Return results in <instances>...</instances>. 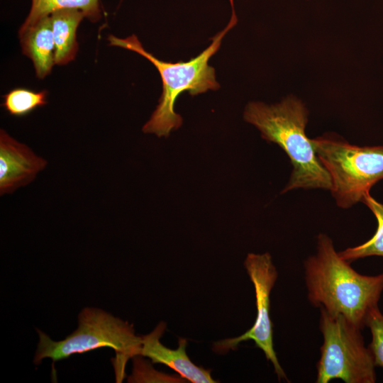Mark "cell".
I'll return each mask as SVG.
<instances>
[{
  "mask_svg": "<svg viewBox=\"0 0 383 383\" xmlns=\"http://www.w3.org/2000/svg\"><path fill=\"white\" fill-rule=\"evenodd\" d=\"M308 299L332 315H341L356 327H366L383 292V272L360 274L343 260L325 233L317 236L316 253L304 264Z\"/></svg>",
  "mask_w": 383,
  "mask_h": 383,
  "instance_id": "6da1fadb",
  "label": "cell"
},
{
  "mask_svg": "<svg viewBox=\"0 0 383 383\" xmlns=\"http://www.w3.org/2000/svg\"><path fill=\"white\" fill-rule=\"evenodd\" d=\"M308 115L305 105L293 96L272 105L252 101L244 111L245 120L255 126L265 140L278 145L291 161L292 172L282 193L331 188V177L305 132Z\"/></svg>",
  "mask_w": 383,
  "mask_h": 383,
  "instance_id": "7a4b0ae2",
  "label": "cell"
},
{
  "mask_svg": "<svg viewBox=\"0 0 383 383\" xmlns=\"http://www.w3.org/2000/svg\"><path fill=\"white\" fill-rule=\"evenodd\" d=\"M230 2L232 15L228 24L212 38L211 45L205 50L188 62L172 63L157 59L144 49L135 35L124 38L109 35L107 39L110 45L127 49L145 57L155 65L160 74L162 95L156 109L143 127L144 133L167 137L172 130L181 126L182 119L180 115L175 113L174 104L183 91H187L192 95H196L219 88L214 69L209 65V60L218 50L225 35L237 23L233 0H230Z\"/></svg>",
  "mask_w": 383,
  "mask_h": 383,
  "instance_id": "3957f363",
  "label": "cell"
},
{
  "mask_svg": "<svg viewBox=\"0 0 383 383\" xmlns=\"http://www.w3.org/2000/svg\"><path fill=\"white\" fill-rule=\"evenodd\" d=\"M39 341L33 362L39 365L45 358L53 362L101 348L115 350L113 362L116 379H123L126 362L139 355L141 336L135 333L133 325L111 313L93 307L84 308L78 316L77 328L64 340H52L37 330Z\"/></svg>",
  "mask_w": 383,
  "mask_h": 383,
  "instance_id": "277c9868",
  "label": "cell"
},
{
  "mask_svg": "<svg viewBox=\"0 0 383 383\" xmlns=\"http://www.w3.org/2000/svg\"><path fill=\"white\" fill-rule=\"evenodd\" d=\"M316 153L331 179L337 205L348 209L362 202L383 179V146H357L333 137L311 139Z\"/></svg>",
  "mask_w": 383,
  "mask_h": 383,
  "instance_id": "5b68a950",
  "label": "cell"
},
{
  "mask_svg": "<svg viewBox=\"0 0 383 383\" xmlns=\"http://www.w3.org/2000/svg\"><path fill=\"white\" fill-rule=\"evenodd\" d=\"M319 328L323 342L317 362V383L338 379L345 383H374L377 379L372 353L360 328L341 315L320 308Z\"/></svg>",
  "mask_w": 383,
  "mask_h": 383,
  "instance_id": "8992f818",
  "label": "cell"
},
{
  "mask_svg": "<svg viewBox=\"0 0 383 383\" xmlns=\"http://www.w3.org/2000/svg\"><path fill=\"white\" fill-rule=\"evenodd\" d=\"M244 266L255 288V321L243 335L215 342L213 350L217 353L224 354L230 350H236L243 341L253 340L255 345L263 351L267 360L272 363L278 379L287 380L274 350L272 323L270 316V293L277 279V271L268 252L248 254Z\"/></svg>",
  "mask_w": 383,
  "mask_h": 383,
  "instance_id": "52a82bcc",
  "label": "cell"
},
{
  "mask_svg": "<svg viewBox=\"0 0 383 383\" xmlns=\"http://www.w3.org/2000/svg\"><path fill=\"white\" fill-rule=\"evenodd\" d=\"M26 145L0 131V194H11L33 182L47 165Z\"/></svg>",
  "mask_w": 383,
  "mask_h": 383,
  "instance_id": "ba28073f",
  "label": "cell"
},
{
  "mask_svg": "<svg viewBox=\"0 0 383 383\" xmlns=\"http://www.w3.org/2000/svg\"><path fill=\"white\" fill-rule=\"evenodd\" d=\"M166 323L160 322L149 334L141 336L139 355L150 358L152 363L163 364L177 372L182 378L192 383L217 382L211 376V370L199 367L188 357L186 348L187 340L180 338L175 350L165 346L160 342Z\"/></svg>",
  "mask_w": 383,
  "mask_h": 383,
  "instance_id": "9c48e42d",
  "label": "cell"
},
{
  "mask_svg": "<svg viewBox=\"0 0 383 383\" xmlns=\"http://www.w3.org/2000/svg\"><path fill=\"white\" fill-rule=\"evenodd\" d=\"M18 35L23 54L32 60L36 77L44 79L55 65V47L50 16L18 32Z\"/></svg>",
  "mask_w": 383,
  "mask_h": 383,
  "instance_id": "30bf717a",
  "label": "cell"
},
{
  "mask_svg": "<svg viewBox=\"0 0 383 383\" xmlns=\"http://www.w3.org/2000/svg\"><path fill=\"white\" fill-rule=\"evenodd\" d=\"M55 47V65H65L74 60L77 51V28L85 16L77 9H61L50 15Z\"/></svg>",
  "mask_w": 383,
  "mask_h": 383,
  "instance_id": "8fae6325",
  "label": "cell"
},
{
  "mask_svg": "<svg viewBox=\"0 0 383 383\" xmlns=\"http://www.w3.org/2000/svg\"><path fill=\"white\" fill-rule=\"evenodd\" d=\"M61 9L79 10L85 18L94 23L101 18L100 0H31L30 11L18 32L28 29L43 18Z\"/></svg>",
  "mask_w": 383,
  "mask_h": 383,
  "instance_id": "7c38bea8",
  "label": "cell"
},
{
  "mask_svg": "<svg viewBox=\"0 0 383 383\" xmlns=\"http://www.w3.org/2000/svg\"><path fill=\"white\" fill-rule=\"evenodd\" d=\"M362 202L370 209L375 216L377 228L375 233L367 241L339 252L340 256L350 263L370 256L383 257V204L374 199L370 193L364 196Z\"/></svg>",
  "mask_w": 383,
  "mask_h": 383,
  "instance_id": "4fadbf2b",
  "label": "cell"
},
{
  "mask_svg": "<svg viewBox=\"0 0 383 383\" xmlns=\"http://www.w3.org/2000/svg\"><path fill=\"white\" fill-rule=\"evenodd\" d=\"M46 91H35L26 88H15L4 95L1 106L11 116H23L47 104Z\"/></svg>",
  "mask_w": 383,
  "mask_h": 383,
  "instance_id": "5bb4252c",
  "label": "cell"
},
{
  "mask_svg": "<svg viewBox=\"0 0 383 383\" xmlns=\"http://www.w3.org/2000/svg\"><path fill=\"white\" fill-rule=\"evenodd\" d=\"M371 332L372 340L368 348L372 353L376 367L383 368V313L379 307L374 309L366 323Z\"/></svg>",
  "mask_w": 383,
  "mask_h": 383,
  "instance_id": "9a60e30c",
  "label": "cell"
}]
</instances>
